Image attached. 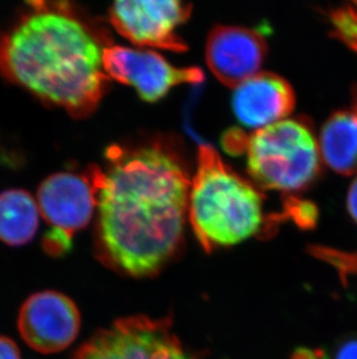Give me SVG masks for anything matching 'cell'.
<instances>
[{"instance_id": "cell-10", "label": "cell", "mask_w": 357, "mask_h": 359, "mask_svg": "<svg viewBox=\"0 0 357 359\" xmlns=\"http://www.w3.org/2000/svg\"><path fill=\"white\" fill-rule=\"evenodd\" d=\"M267 43L259 32L237 26H217L206 40V60L220 83L236 88L259 74Z\"/></svg>"}, {"instance_id": "cell-7", "label": "cell", "mask_w": 357, "mask_h": 359, "mask_svg": "<svg viewBox=\"0 0 357 359\" xmlns=\"http://www.w3.org/2000/svg\"><path fill=\"white\" fill-rule=\"evenodd\" d=\"M102 61L109 79L130 85L148 102H158L171 88L196 84L204 79L200 68H176L152 50L111 46L102 49Z\"/></svg>"}, {"instance_id": "cell-16", "label": "cell", "mask_w": 357, "mask_h": 359, "mask_svg": "<svg viewBox=\"0 0 357 359\" xmlns=\"http://www.w3.org/2000/svg\"><path fill=\"white\" fill-rule=\"evenodd\" d=\"M334 359H357V336L347 337L339 343Z\"/></svg>"}, {"instance_id": "cell-19", "label": "cell", "mask_w": 357, "mask_h": 359, "mask_svg": "<svg viewBox=\"0 0 357 359\" xmlns=\"http://www.w3.org/2000/svg\"><path fill=\"white\" fill-rule=\"evenodd\" d=\"M293 359H327L321 351L312 350H298V353L293 355Z\"/></svg>"}, {"instance_id": "cell-18", "label": "cell", "mask_w": 357, "mask_h": 359, "mask_svg": "<svg viewBox=\"0 0 357 359\" xmlns=\"http://www.w3.org/2000/svg\"><path fill=\"white\" fill-rule=\"evenodd\" d=\"M347 210L351 219L357 224V177L348 190Z\"/></svg>"}, {"instance_id": "cell-8", "label": "cell", "mask_w": 357, "mask_h": 359, "mask_svg": "<svg viewBox=\"0 0 357 359\" xmlns=\"http://www.w3.org/2000/svg\"><path fill=\"white\" fill-rule=\"evenodd\" d=\"M190 13V4L176 0H128L111 5L109 20L115 29L132 43L185 51L188 47L176 31Z\"/></svg>"}, {"instance_id": "cell-3", "label": "cell", "mask_w": 357, "mask_h": 359, "mask_svg": "<svg viewBox=\"0 0 357 359\" xmlns=\"http://www.w3.org/2000/svg\"><path fill=\"white\" fill-rule=\"evenodd\" d=\"M188 217L204 250L231 247L262 229L259 190L223 162L210 144H200L189 192Z\"/></svg>"}, {"instance_id": "cell-14", "label": "cell", "mask_w": 357, "mask_h": 359, "mask_svg": "<svg viewBox=\"0 0 357 359\" xmlns=\"http://www.w3.org/2000/svg\"><path fill=\"white\" fill-rule=\"evenodd\" d=\"M330 20L337 38L357 51V7L334 11Z\"/></svg>"}, {"instance_id": "cell-20", "label": "cell", "mask_w": 357, "mask_h": 359, "mask_svg": "<svg viewBox=\"0 0 357 359\" xmlns=\"http://www.w3.org/2000/svg\"><path fill=\"white\" fill-rule=\"evenodd\" d=\"M354 107H355V112L357 113V90H356V92H355Z\"/></svg>"}, {"instance_id": "cell-4", "label": "cell", "mask_w": 357, "mask_h": 359, "mask_svg": "<svg viewBox=\"0 0 357 359\" xmlns=\"http://www.w3.org/2000/svg\"><path fill=\"white\" fill-rule=\"evenodd\" d=\"M245 150L250 176L266 190H304L321 171L318 140L309 123L300 119H284L255 130Z\"/></svg>"}, {"instance_id": "cell-1", "label": "cell", "mask_w": 357, "mask_h": 359, "mask_svg": "<svg viewBox=\"0 0 357 359\" xmlns=\"http://www.w3.org/2000/svg\"><path fill=\"white\" fill-rule=\"evenodd\" d=\"M107 168H91L97 187V255L134 278L155 276L181 245L192 180L169 143L107 150Z\"/></svg>"}, {"instance_id": "cell-12", "label": "cell", "mask_w": 357, "mask_h": 359, "mask_svg": "<svg viewBox=\"0 0 357 359\" xmlns=\"http://www.w3.org/2000/svg\"><path fill=\"white\" fill-rule=\"evenodd\" d=\"M321 160L335 172L357 175V113H334L318 140Z\"/></svg>"}, {"instance_id": "cell-5", "label": "cell", "mask_w": 357, "mask_h": 359, "mask_svg": "<svg viewBox=\"0 0 357 359\" xmlns=\"http://www.w3.org/2000/svg\"><path fill=\"white\" fill-rule=\"evenodd\" d=\"M40 214L50 226L43 249L55 257L71 249L77 231L88 226L97 208V187L91 168L85 173L58 172L43 180L37 190Z\"/></svg>"}, {"instance_id": "cell-17", "label": "cell", "mask_w": 357, "mask_h": 359, "mask_svg": "<svg viewBox=\"0 0 357 359\" xmlns=\"http://www.w3.org/2000/svg\"><path fill=\"white\" fill-rule=\"evenodd\" d=\"M0 359H22L17 343L7 336L0 335Z\"/></svg>"}, {"instance_id": "cell-9", "label": "cell", "mask_w": 357, "mask_h": 359, "mask_svg": "<svg viewBox=\"0 0 357 359\" xmlns=\"http://www.w3.org/2000/svg\"><path fill=\"white\" fill-rule=\"evenodd\" d=\"M18 330L29 348L43 355L68 349L80 332L81 316L68 295L47 290L28 297L18 314Z\"/></svg>"}, {"instance_id": "cell-11", "label": "cell", "mask_w": 357, "mask_h": 359, "mask_svg": "<svg viewBox=\"0 0 357 359\" xmlns=\"http://www.w3.org/2000/svg\"><path fill=\"white\" fill-rule=\"evenodd\" d=\"M295 104L291 85L272 72H259L233 91L232 109L237 120L255 130L286 119Z\"/></svg>"}, {"instance_id": "cell-15", "label": "cell", "mask_w": 357, "mask_h": 359, "mask_svg": "<svg viewBox=\"0 0 357 359\" xmlns=\"http://www.w3.org/2000/svg\"><path fill=\"white\" fill-rule=\"evenodd\" d=\"M293 207V210L290 212V215L296 221V224L300 227L309 228L314 227L317 222L318 212L317 208L314 203H307V201H298L296 203H290Z\"/></svg>"}, {"instance_id": "cell-13", "label": "cell", "mask_w": 357, "mask_h": 359, "mask_svg": "<svg viewBox=\"0 0 357 359\" xmlns=\"http://www.w3.org/2000/svg\"><path fill=\"white\" fill-rule=\"evenodd\" d=\"M40 210L27 191L13 189L0 194V241L10 247L31 242L38 229Z\"/></svg>"}, {"instance_id": "cell-2", "label": "cell", "mask_w": 357, "mask_h": 359, "mask_svg": "<svg viewBox=\"0 0 357 359\" xmlns=\"http://www.w3.org/2000/svg\"><path fill=\"white\" fill-rule=\"evenodd\" d=\"M0 72L74 118L94 112L109 81L98 40L61 3L29 4L0 38Z\"/></svg>"}, {"instance_id": "cell-6", "label": "cell", "mask_w": 357, "mask_h": 359, "mask_svg": "<svg viewBox=\"0 0 357 359\" xmlns=\"http://www.w3.org/2000/svg\"><path fill=\"white\" fill-rule=\"evenodd\" d=\"M71 359H190L166 319L130 316L92 336Z\"/></svg>"}]
</instances>
